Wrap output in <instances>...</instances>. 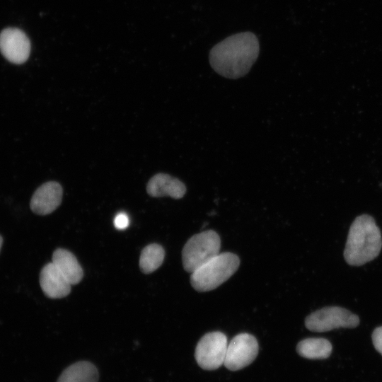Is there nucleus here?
<instances>
[{
    "label": "nucleus",
    "instance_id": "423d86ee",
    "mask_svg": "<svg viewBox=\"0 0 382 382\" xmlns=\"http://www.w3.org/2000/svg\"><path fill=\"white\" fill-rule=\"evenodd\" d=\"M228 347L227 337L221 332L205 334L199 340L195 352L197 364L202 369L212 371L224 364Z\"/></svg>",
    "mask_w": 382,
    "mask_h": 382
},
{
    "label": "nucleus",
    "instance_id": "39448f33",
    "mask_svg": "<svg viewBox=\"0 0 382 382\" xmlns=\"http://www.w3.org/2000/svg\"><path fill=\"white\" fill-rule=\"evenodd\" d=\"M359 321L357 315L345 308L328 306L308 315L305 325L312 332H323L340 328H355Z\"/></svg>",
    "mask_w": 382,
    "mask_h": 382
},
{
    "label": "nucleus",
    "instance_id": "4468645a",
    "mask_svg": "<svg viewBox=\"0 0 382 382\" xmlns=\"http://www.w3.org/2000/svg\"><path fill=\"white\" fill-rule=\"evenodd\" d=\"M332 346L323 337H309L300 341L296 346L297 353L309 359H325L332 353Z\"/></svg>",
    "mask_w": 382,
    "mask_h": 382
},
{
    "label": "nucleus",
    "instance_id": "2eb2a0df",
    "mask_svg": "<svg viewBox=\"0 0 382 382\" xmlns=\"http://www.w3.org/2000/svg\"><path fill=\"white\" fill-rule=\"evenodd\" d=\"M165 251L162 246L153 243L146 246L139 258V267L144 274H149L157 270L163 263Z\"/></svg>",
    "mask_w": 382,
    "mask_h": 382
},
{
    "label": "nucleus",
    "instance_id": "dca6fc26",
    "mask_svg": "<svg viewBox=\"0 0 382 382\" xmlns=\"http://www.w3.org/2000/svg\"><path fill=\"white\" fill-rule=\"evenodd\" d=\"M371 339L376 350L382 355V326L374 329L371 335Z\"/></svg>",
    "mask_w": 382,
    "mask_h": 382
},
{
    "label": "nucleus",
    "instance_id": "f3484780",
    "mask_svg": "<svg viewBox=\"0 0 382 382\" xmlns=\"http://www.w3.org/2000/svg\"><path fill=\"white\" fill-rule=\"evenodd\" d=\"M114 225L116 228L120 230L126 228L129 225L128 216L123 212L117 214L114 219Z\"/></svg>",
    "mask_w": 382,
    "mask_h": 382
},
{
    "label": "nucleus",
    "instance_id": "9b49d317",
    "mask_svg": "<svg viewBox=\"0 0 382 382\" xmlns=\"http://www.w3.org/2000/svg\"><path fill=\"white\" fill-rule=\"evenodd\" d=\"M146 191L151 197L170 196L174 199H180L186 192V187L176 178L166 173H158L148 182Z\"/></svg>",
    "mask_w": 382,
    "mask_h": 382
},
{
    "label": "nucleus",
    "instance_id": "1a4fd4ad",
    "mask_svg": "<svg viewBox=\"0 0 382 382\" xmlns=\"http://www.w3.org/2000/svg\"><path fill=\"white\" fill-rule=\"evenodd\" d=\"M62 194V187L58 183L47 182L34 192L30 200V209L39 215L49 214L60 205Z\"/></svg>",
    "mask_w": 382,
    "mask_h": 382
},
{
    "label": "nucleus",
    "instance_id": "0eeeda50",
    "mask_svg": "<svg viewBox=\"0 0 382 382\" xmlns=\"http://www.w3.org/2000/svg\"><path fill=\"white\" fill-rule=\"evenodd\" d=\"M257 354L256 338L249 333H240L228 344L224 365L230 371H238L250 365Z\"/></svg>",
    "mask_w": 382,
    "mask_h": 382
},
{
    "label": "nucleus",
    "instance_id": "a211bd4d",
    "mask_svg": "<svg viewBox=\"0 0 382 382\" xmlns=\"http://www.w3.org/2000/svg\"><path fill=\"white\" fill-rule=\"evenodd\" d=\"M2 243H3V238H2V237L0 236V250H1V246H2Z\"/></svg>",
    "mask_w": 382,
    "mask_h": 382
},
{
    "label": "nucleus",
    "instance_id": "f257e3e1",
    "mask_svg": "<svg viewBox=\"0 0 382 382\" xmlns=\"http://www.w3.org/2000/svg\"><path fill=\"white\" fill-rule=\"evenodd\" d=\"M259 42L251 32L232 35L214 45L209 55L212 69L228 79L248 73L259 54Z\"/></svg>",
    "mask_w": 382,
    "mask_h": 382
},
{
    "label": "nucleus",
    "instance_id": "f03ea898",
    "mask_svg": "<svg viewBox=\"0 0 382 382\" xmlns=\"http://www.w3.org/2000/svg\"><path fill=\"white\" fill-rule=\"evenodd\" d=\"M382 237L374 219L362 214L352 222L344 250L347 264L360 266L373 260L380 253Z\"/></svg>",
    "mask_w": 382,
    "mask_h": 382
},
{
    "label": "nucleus",
    "instance_id": "20e7f679",
    "mask_svg": "<svg viewBox=\"0 0 382 382\" xmlns=\"http://www.w3.org/2000/svg\"><path fill=\"white\" fill-rule=\"evenodd\" d=\"M221 239L216 232L207 230L192 236L182 251L183 268L193 272L219 253Z\"/></svg>",
    "mask_w": 382,
    "mask_h": 382
},
{
    "label": "nucleus",
    "instance_id": "7ed1b4c3",
    "mask_svg": "<svg viewBox=\"0 0 382 382\" xmlns=\"http://www.w3.org/2000/svg\"><path fill=\"white\" fill-rule=\"evenodd\" d=\"M239 257L234 253L226 252L203 264L191 274L190 283L198 291L213 290L228 280L238 270Z\"/></svg>",
    "mask_w": 382,
    "mask_h": 382
},
{
    "label": "nucleus",
    "instance_id": "f8f14e48",
    "mask_svg": "<svg viewBox=\"0 0 382 382\" xmlns=\"http://www.w3.org/2000/svg\"><path fill=\"white\" fill-rule=\"evenodd\" d=\"M72 284L80 282L83 277V270L76 257L69 250L58 248L52 255V262Z\"/></svg>",
    "mask_w": 382,
    "mask_h": 382
},
{
    "label": "nucleus",
    "instance_id": "6e6552de",
    "mask_svg": "<svg viewBox=\"0 0 382 382\" xmlns=\"http://www.w3.org/2000/svg\"><path fill=\"white\" fill-rule=\"evenodd\" d=\"M0 51L10 62L23 64L29 57L30 42L21 30L6 28L0 33Z\"/></svg>",
    "mask_w": 382,
    "mask_h": 382
},
{
    "label": "nucleus",
    "instance_id": "ddd939ff",
    "mask_svg": "<svg viewBox=\"0 0 382 382\" xmlns=\"http://www.w3.org/2000/svg\"><path fill=\"white\" fill-rule=\"evenodd\" d=\"M57 382H98V371L92 363L80 361L65 369Z\"/></svg>",
    "mask_w": 382,
    "mask_h": 382
},
{
    "label": "nucleus",
    "instance_id": "9d476101",
    "mask_svg": "<svg viewBox=\"0 0 382 382\" xmlns=\"http://www.w3.org/2000/svg\"><path fill=\"white\" fill-rule=\"evenodd\" d=\"M40 284L44 294L51 299L65 297L71 291V284L52 262L42 267Z\"/></svg>",
    "mask_w": 382,
    "mask_h": 382
}]
</instances>
